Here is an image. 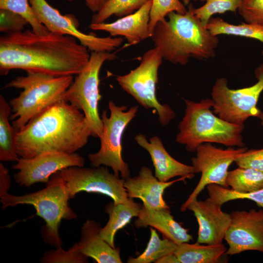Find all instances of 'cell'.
Masks as SVG:
<instances>
[{"instance_id":"cb8c5ba5","label":"cell","mask_w":263,"mask_h":263,"mask_svg":"<svg viewBox=\"0 0 263 263\" xmlns=\"http://www.w3.org/2000/svg\"><path fill=\"white\" fill-rule=\"evenodd\" d=\"M12 108L3 96L0 95V160L15 161L19 159L16 137L17 131L9 123Z\"/></svg>"},{"instance_id":"7402d4cb","label":"cell","mask_w":263,"mask_h":263,"mask_svg":"<svg viewBox=\"0 0 263 263\" xmlns=\"http://www.w3.org/2000/svg\"><path fill=\"white\" fill-rule=\"evenodd\" d=\"M142 206L130 198L126 203H109L105 211L109 219L100 231L101 237L113 247L115 248L114 239L117 231L128 225L134 217H137Z\"/></svg>"},{"instance_id":"5bb4252c","label":"cell","mask_w":263,"mask_h":263,"mask_svg":"<svg viewBox=\"0 0 263 263\" xmlns=\"http://www.w3.org/2000/svg\"><path fill=\"white\" fill-rule=\"evenodd\" d=\"M12 166L18 170L14 175L17 184L28 187L38 183H47L55 173L71 167H84V158L77 153L50 151L30 158L20 157Z\"/></svg>"},{"instance_id":"6da1fadb","label":"cell","mask_w":263,"mask_h":263,"mask_svg":"<svg viewBox=\"0 0 263 263\" xmlns=\"http://www.w3.org/2000/svg\"><path fill=\"white\" fill-rule=\"evenodd\" d=\"M88 49L75 38L32 30L0 37V75L13 69L54 76L77 75L89 61Z\"/></svg>"},{"instance_id":"d6986e66","label":"cell","mask_w":263,"mask_h":263,"mask_svg":"<svg viewBox=\"0 0 263 263\" xmlns=\"http://www.w3.org/2000/svg\"><path fill=\"white\" fill-rule=\"evenodd\" d=\"M137 143L150 154L155 169V176L160 181L168 182L177 176L191 179L195 173L193 167L186 165L173 158L166 150L161 139L157 136L150 139L139 133L134 137Z\"/></svg>"},{"instance_id":"f35d334b","label":"cell","mask_w":263,"mask_h":263,"mask_svg":"<svg viewBox=\"0 0 263 263\" xmlns=\"http://www.w3.org/2000/svg\"><path fill=\"white\" fill-rule=\"evenodd\" d=\"M156 263H179V262L175 255L172 254L159 259Z\"/></svg>"},{"instance_id":"836d02e7","label":"cell","mask_w":263,"mask_h":263,"mask_svg":"<svg viewBox=\"0 0 263 263\" xmlns=\"http://www.w3.org/2000/svg\"><path fill=\"white\" fill-rule=\"evenodd\" d=\"M23 16L13 11L0 9V31L6 34L21 32L28 24Z\"/></svg>"},{"instance_id":"9a60e30c","label":"cell","mask_w":263,"mask_h":263,"mask_svg":"<svg viewBox=\"0 0 263 263\" xmlns=\"http://www.w3.org/2000/svg\"><path fill=\"white\" fill-rule=\"evenodd\" d=\"M230 216L231 223L224 238L228 245L225 255L250 250L263 253V209L236 210Z\"/></svg>"},{"instance_id":"ba28073f","label":"cell","mask_w":263,"mask_h":263,"mask_svg":"<svg viewBox=\"0 0 263 263\" xmlns=\"http://www.w3.org/2000/svg\"><path fill=\"white\" fill-rule=\"evenodd\" d=\"M163 57L155 47L146 52L139 65L128 74L116 77L123 90L132 95L145 109H155L163 126L174 118L175 113L167 104L159 102L156 96L159 68Z\"/></svg>"},{"instance_id":"74e56055","label":"cell","mask_w":263,"mask_h":263,"mask_svg":"<svg viewBox=\"0 0 263 263\" xmlns=\"http://www.w3.org/2000/svg\"><path fill=\"white\" fill-rule=\"evenodd\" d=\"M86 6L92 12H98L109 0H84Z\"/></svg>"},{"instance_id":"277c9868","label":"cell","mask_w":263,"mask_h":263,"mask_svg":"<svg viewBox=\"0 0 263 263\" xmlns=\"http://www.w3.org/2000/svg\"><path fill=\"white\" fill-rule=\"evenodd\" d=\"M185 115L178 125L176 141L185 145L189 152H195L200 145L218 143L228 147H244V125L227 122L215 115L211 108L213 101L207 98L199 102L184 99Z\"/></svg>"},{"instance_id":"44dd1931","label":"cell","mask_w":263,"mask_h":263,"mask_svg":"<svg viewBox=\"0 0 263 263\" xmlns=\"http://www.w3.org/2000/svg\"><path fill=\"white\" fill-rule=\"evenodd\" d=\"M137 218L134 222L136 227L150 226L177 244L192 240L188 230L174 220L170 210L155 209L143 205Z\"/></svg>"},{"instance_id":"52a82bcc","label":"cell","mask_w":263,"mask_h":263,"mask_svg":"<svg viewBox=\"0 0 263 263\" xmlns=\"http://www.w3.org/2000/svg\"><path fill=\"white\" fill-rule=\"evenodd\" d=\"M111 52H92L89 61L77 75L66 92L65 100L79 111H82L89 124L91 136L100 138L103 125L98 111L99 93V73L105 61L115 59Z\"/></svg>"},{"instance_id":"e0dca14e","label":"cell","mask_w":263,"mask_h":263,"mask_svg":"<svg viewBox=\"0 0 263 263\" xmlns=\"http://www.w3.org/2000/svg\"><path fill=\"white\" fill-rule=\"evenodd\" d=\"M187 178L188 177L184 176L170 181L162 182L153 175L149 168L143 166L137 176L124 179V186L128 197L141 200L144 206L155 209L170 210L163 198L165 189L174 183Z\"/></svg>"},{"instance_id":"f1b7e54d","label":"cell","mask_w":263,"mask_h":263,"mask_svg":"<svg viewBox=\"0 0 263 263\" xmlns=\"http://www.w3.org/2000/svg\"><path fill=\"white\" fill-rule=\"evenodd\" d=\"M209 198L214 202L222 205L228 201L237 199H248L255 202L263 209V188L258 190L247 192H238L217 184L207 186Z\"/></svg>"},{"instance_id":"603a6c76","label":"cell","mask_w":263,"mask_h":263,"mask_svg":"<svg viewBox=\"0 0 263 263\" xmlns=\"http://www.w3.org/2000/svg\"><path fill=\"white\" fill-rule=\"evenodd\" d=\"M227 250L223 244H201L183 243L178 244L174 254L179 263H215Z\"/></svg>"},{"instance_id":"9c48e42d","label":"cell","mask_w":263,"mask_h":263,"mask_svg":"<svg viewBox=\"0 0 263 263\" xmlns=\"http://www.w3.org/2000/svg\"><path fill=\"white\" fill-rule=\"evenodd\" d=\"M110 117L107 111L104 110L101 115L103 132L100 138L101 146L96 153L88 155L92 167L101 166L110 167L113 173L126 179L130 176L129 166L122 157V136L126 127L135 116L138 107L133 106L126 112L127 107L118 106L111 100L109 102Z\"/></svg>"},{"instance_id":"2e32d148","label":"cell","mask_w":263,"mask_h":263,"mask_svg":"<svg viewBox=\"0 0 263 263\" xmlns=\"http://www.w3.org/2000/svg\"><path fill=\"white\" fill-rule=\"evenodd\" d=\"M187 209L193 212L198 224L197 242L201 244H223L231 223L230 214L224 212L222 206L208 198L191 202Z\"/></svg>"},{"instance_id":"ac0fdd59","label":"cell","mask_w":263,"mask_h":263,"mask_svg":"<svg viewBox=\"0 0 263 263\" xmlns=\"http://www.w3.org/2000/svg\"><path fill=\"white\" fill-rule=\"evenodd\" d=\"M151 5L152 0H150L132 14L112 23H91L89 28L94 31L107 32L113 37L123 36L129 44H136L151 36L149 29Z\"/></svg>"},{"instance_id":"60d3db41","label":"cell","mask_w":263,"mask_h":263,"mask_svg":"<svg viewBox=\"0 0 263 263\" xmlns=\"http://www.w3.org/2000/svg\"><path fill=\"white\" fill-rule=\"evenodd\" d=\"M259 118L261 119V124L263 127V112L262 113Z\"/></svg>"},{"instance_id":"ab89813d","label":"cell","mask_w":263,"mask_h":263,"mask_svg":"<svg viewBox=\"0 0 263 263\" xmlns=\"http://www.w3.org/2000/svg\"><path fill=\"white\" fill-rule=\"evenodd\" d=\"M183 0V3L184 4V5L185 6L186 5H188L190 3V1L191 0Z\"/></svg>"},{"instance_id":"30bf717a","label":"cell","mask_w":263,"mask_h":263,"mask_svg":"<svg viewBox=\"0 0 263 263\" xmlns=\"http://www.w3.org/2000/svg\"><path fill=\"white\" fill-rule=\"evenodd\" d=\"M255 75L258 80L255 84L239 89L228 88L225 77L218 78L211 94L214 113L227 122L239 125H244L250 117L259 118L263 112L257 103L263 91V64L255 69Z\"/></svg>"},{"instance_id":"4dcf8cb0","label":"cell","mask_w":263,"mask_h":263,"mask_svg":"<svg viewBox=\"0 0 263 263\" xmlns=\"http://www.w3.org/2000/svg\"><path fill=\"white\" fill-rule=\"evenodd\" d=\"M0 9L9 10L23 16L32 30L38 34L45 35L49 32L36 18L29 0H0Z\"/></svg>"},{"instance_id":"7c38bea8","label":"cell","mask_w":263,"mask_h":263,"mask_svg":"<svg viewBox=\"0 0 263 263\" xmlns=\"http://www.w3.org/2000/svg\"><path fill=\"white\" fill-rule=\"evenodd\" d=\"M246 150L244 147L223 149L210 143L198 146L196 150V155L191 161L195 174L201 173V177L193 191L182 205L181 210H186L188 205L197 200L200 193L208 185L214 184L228 188L226 179L228 168L237 157Z\"/></svg>"},{"instance_id":"ffe728a7","label":"cell","mask_w":263,"mask_h":263,"mask_svg":"<svg viewBox=\"0 0 263 263\" xmlns=\"http://www.w3.org/2000/svg\"><path fill=\"white\" fill-rule=\"evenodd\" d=\"M99 223L87 220L83 225L77 243L80 251L97 263H121L118 248H113L100 236Z\"/></svg>"},{"instance_id":"5b68a950","label":"cell","mask_w":263,"mask_h":263,"mask_svg":"<svg viewBox=\"0 0 263 263\" xmlns=\"http://www.w3.org/2000/svg\"><path fill=\"white\" fill-rule=\"evenodd\" d=\"M74 81L73 75L54 76L42 73L27 72L6 84L3 89H22L19 96L9 101L10 120L17 131L32 118L53 105L65 100L66 92ZM66 101V100H65Z\"/></svg>"},{"instance_id":"4fadbf2b","label":"cell","mask_w":263,"mask_h":263,"mask_svg":"<svg viewBox=\"0 0 263 263\" xmlns=\"http://www.w3.org/2000/svg\"><path fill=\"white\" fill-rule=\"evenodd\" d=\"M29 1L37 19L49 32L74 37L91 52H111L123 42L121 37H99L93 34L81 32L77 28L79 23L74 15L61 14L46 0Z\"/></svg>"},{"instance_id":"8fae6325","label":"cell","mask_w":263,"mask_h":263,"mask_svg":"<svg viewBox=\"0 0 263 263\" xmlns=\"http://www.w3.org/2000/svg\"><path fill=\"white\" fill-rule=\"evenodd\" d=\"M56 173L62 180L70 199L84 191L107 196L114 203H126L129 200L124 179L110 172L107 167H71Z\"/></svg>"},{"instance_id":"f546056e","label":"cell","mask_w":263,"mask_h":263,"mask_svg":"<svg viewBox=\"0 0 263 263\" xmlns=\"http://www.w3.org/2000/svg\"><path fill=\"white\" fill-rule=\"evenodd\" d=\"M206 1L202 6L194 8L193 13L203 24L206 26L212 16L224 14L227 11L236 13L243 0H200Z\"/></svg>"},{"instance_id":"d6a6232c","label":"cell","mask_w":263,"mask_h":263,"mask_svg":"<svg viewBox=\"0 0 263 263\" xmlns=\"http://www.w3.org/2000/svg\"><path fill=\"white\" fill-rule=\"evenodd\" d=\"M88 258L80 251L76 243L67 250L61 246L48 250L39 261L43 263H88Z\"/></svg>"},{"instance_id":"3957f363","label":"cell","mask_w":263,"mask_h":263,"mask_svg":"<svg viewBox=\"0 0 263 263\" xmlns=\"http://www.w3.org/2000/svg\"><path fill=\"white\" fill-rule=\"evenodd\" d=\"M189 3L185 14L171 12L154 27L151 38L163 58L186 65L192 57L208 59L215 56L219 39L212 35L193 13Z\"/></svg>"},{"instance_id":"484cf974","label":"cell","mask_w":263,"mask_h":263,"mask_svg":"<svg viewBox=\"0 0 263 263\" xmlns=\"http://www.w3.org/2000/svg\"><path fill=\"white\" fill-rule=\"evenodd\" d=\"M227 187L238 192L247 193L263 188V172L250 168H237L228 171Z\"/></svg>"},{"instance_id":"1f68e13d","label":"cell","mask_w":263,"mask_h":263,"mask_svg":"<svg viewBox=\"0 0 263 263\" xmlns=\"http://www.w3.org/2000/svg\"><path fill=\"white\" fill-rule=\"evenodd\" d=\"M185 5L180 0H152L150 14L149 29L152 34L156 24L165 19L171 12L185 14L187 12Z\"/></svg>"},{"instance_id":"4316f807","label":"cell","mask_w":263,"mask_h":263,"mask_svg":"<svg viewBox=\"0 0 263 263\" xmlns=\"http://www.w3.org/2000/svg\"><path fill=\"white\" fill-rule=\"evenodd\" d=\"M150 238L144 251L135 258H129L127 263H156L164 256L174 254L177 244L166 238L161 239L155 229L152 227L150 228Z\"/></svg>"},{"instance_id":"8992f818","label":"cell","mask_w":263,"mask_h":263,"mask_svg":"<svg viewBox=\"0 0 263 263\" xmlns=\"http://www.w3.org/2000/svg\"><path fill=\"white\" fill-rule=\"evenodd\" d=\"M0 198L3 209L19 205L33 206L36 214L46 223L42 230L45 242L55 248L62 244L58 232L62 220H70L77 217L69 206L70 198L68 191L56 173L52 175L46 187L41 190L20 196L7 193Z\"/></svg>"},{"instance_id":"7a4b0ae2","label":"cell","mask_w":263,"mask_h":263,"mask_svg":"<svg viewBox=\"0 0 263 263\" xmlns=\"http://www.w3.org/2000/svg\"><path fill=\"white\" fill-rule=\"evenodd\" d=\"M90 136L84 114L62 100L32 118L17 132V153L24 158L50 151L73 153L87 144Z\"/></svg>"},{"instance_id":"e575fe53","label":"cell","mask_w":263,"mask_h":263,"mask_svg":"<svg viewBox=\"0 0 263 263\" xmlns=\"http://www.w3.org/2000/svg\"><path fill=\"white\" fill-rule=\"evenodd\" d=\"M238 12L246 23L263 26V0H243Z\"/></svg>"},{"instance_id":"8d00e7d4","label":"cell","mask_w":263,"mask_h":263,"mask_svg":"<svg viewBox=\"0 0 263 263\" xmlns=\"http://www.w3.org/2000/svg\"><path fill=\"white\" fill-rule=\"evenodd\" d=\"M11 178L8 169L0 163V197L8 193L11 186Z\"/></svg>"},{"instance_id":"d590c367","label":"cell","mask_w":263,"mask_h":263,"mask_svg":"<svg viewBox=\"0 0 263 263\" xmlns=\"http://www.w3.org/2000/svg\"><path fill=\"white\" fill-rule=\"evenodd\" d=\"M234 162L238 167L250 168L263 172V148L246 150L240 154Z\"/></svg>"},{"instance_id":"b9f144b4","label":"cell","mask_w":263,"mask_h":263,"mask_svg":"<svg viewBox=\"0 0 263 263\" xmlns=\"http://www.w3.org/2000/svg\"><path fill=\"white\" fill-rule=\"evenodd\" d=\"M67 0V1H73L75 0Z\"/></svg>"},{"instance_id":"83f0119b","label":"cell","mask_w":263,"mask_h":263,"mask_svg":"<svg viewBox=\"0 0 263 263\" xmlns=\"http://www.w3.org/2000/svg\"><path fill=\"white\" fill-rule=\"evenodd\" d=\"M150 0H109L92 18V23L105 21L113 15L122 18L133 13Z\"/></svg>"},{"instance_id":"d4e9b609","label":"cell","mask_w":263,"mask_h":263,"mask_svg":"<svg viewBox=\"0 0 263 263\" xmlns=\"http://www.w3.org/2000/svg\"><path fill=\"white\" fill-rule=\"evenodd\" d=\"M206 28L214 36L233 35L255 39L263 43V26L257 24L245 22L234 25L219 17H212ZM262 54L263 55V50Z\"/></svg>"}]
</instances>
